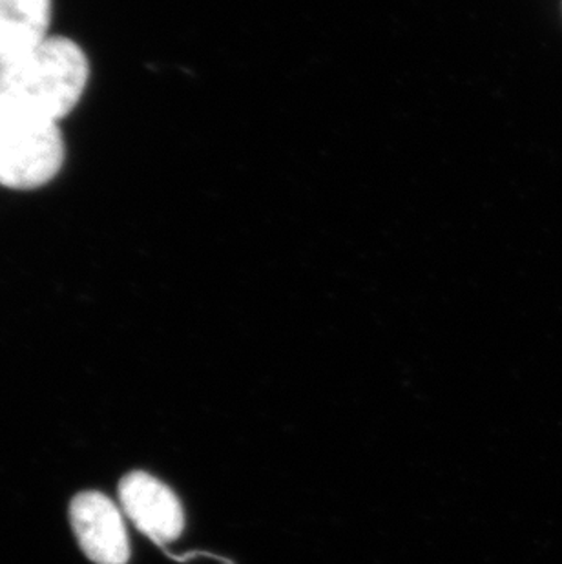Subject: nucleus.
<instances>
[{
    "label": "nucleus",
    "mask_w": 562,
    "mask_h": 564,
    "mask_svg": "<svg viewBox=\"0 0 562 564\" xmlns=\"http://www.w3.org/2000/svg\"><path fill=\"white\" fill-rule=\"evenodd\" d=\"M88 59L79 44L44 39L35 48L0 63V101L32 108L46 118H66L88 83Z\"/></svg>",
    "instance_id": "nucleus-1"
},
{
    "label": "nucleus",
    "mask_w": 562,
    "mask_h": 564,
    "mask_svg": "<svg viewBox=\"0 0 562 564\" xmlns=\"http://www.w3.org/2000/svg\"><path fill=\"white\" fill-rule=\"evenodd\" d=\"M63 163L57 121L32 108L0 101V185L17 191L43 187Z\"/></svg>",
    "instance_id": "nucleus-2"
},
{
    "label": "nucleus",
    "mask_w": 562,
    "mask_h": 564,
    "mask_svg": "<svg viewBox=\"0 0 562 564\" xmlns=\"http://www.w3.org/2000/svg\"><path fill=\"white\" fill-rule=\"evenodd\" d=\"M69 524L91 563L128 564L130 561V541L121 508L101 491H83L72 499Z\"/></svg>",
    "instance_id": "nucleus-3"
},
{
    "label": "nucleus",
    "mask_w": 562,
    "mask_h": 564,
    "mask_svg": "<svg viewBox=\"0 0 562 564\" xmlns=\"http://www.w3.org/2000/svg\"><path fill=\"white\" fill-rule=\"evenodd\" d=\"M119 502L139 532L160 546L185 530V511L174 491L147 471H132L119 482Z\"/></svg>",
    "instance_id": "nucleus-4"
},
{
    "label": "nucleus",
    "mask_w": 562,
    "mask_h": 564,
    "mask_svg": "<svg viewBox=\"0 0 562 564\" xmlns=\"http://www.w3.org/2000/svg\"><path fill=\"white\" fill-rule=\"evenodd\" d=\"M52 0H0V63L48 39Z\"/></svg>",
    "instance_id": "nucleus-5"
}]
</instances>
